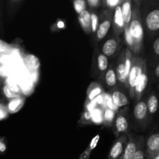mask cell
<instances>
[{
    "label": "cell",
    "instance_id": "1",
    "mask_svg": "<svg viewBox=\"0 0 159 159\" xmlns=\"http://www.w3.org/2000/svg\"><path fill=\"white\" fill-rule=\"evenodd\" d=\"M129 32L133 38L134 51L135 54H138L142 48L144 30H143L142 22H141V11L139 8V2H134V6L132 9V16L129 23Z\"/></svg>",
    "mask_w": 159,
    "mask_h": 159
},
{
    "label": "cell",
    "instance_id": "2",
    "mask_svg": "<svg viewBox=\"0 0 159 159\" xmlns=\"http://www.w3.org/2000/svg\"><path fill=\"white\" fill-rule=\"evenodd\" d=\"M146 68L144 59L138 56H133L131 61V67L127 76V85L130 97L133 99L134 96V87L139 80L141 74Z\"/></svg>",
    "mask_w": 159,
    "mask_h": 159
},
{
    "label": "cell",
    "instance_id": "3",
    "mask_svg": "<svg viewBox=\"0 0 159 159\" xmlns=\"http://www.w3.org/2000/svg\"><path fill=\"white\" fill-rule=\"evenodd\" d=\"M111 12L112 11L105 10L101 13L100 18H99V26L96 33V43L105 38L111 27L113 20V14Z\"/></svg>",
    "mask_w": 159,
    "mask_h": 159
},
{
    "label": "cell",
    "instance_id": "4",
    "mask_svg": "<svg viewBox=\"0 0 159 159\" xmlns=\"http://www.w3.org/2000/svg\"><path fill=\"white\" fill-rule=\"evenodd\" d=\"M127 111H128V108L125 107L124 110L117 113L116 119L114 120V133L116 136L120 137V134H124L128 129L129 123L127 120V117H128Z\"/></svg>",
    "mask_w": 159,
    "mask_h": 159
},
{
    "label": "cell",
    "instance_id": "5",
    "mask_svg": "<svg viewBox=\"0 0 159 159\" xmlns=\"http://www.w3.org/2000/svg\"><path fill=\"white\" fill-rule=\"evenodd\" d=\"M120 49V39L119 37H113L107 39L102 47V54L106 57H112L117 54Z\"/></svg>",
    "mask_w": 159,
    "mask_h": 159
},
{
    "label": "cell",
    "instance_id": "6",
    "mask_svg": "<svg viewBox=\"0 0 159 159\" xmlns=\"http://www.w3.org/2000/svg\"><path fill=\"white\" fill-rule=\"evenodd\" d=\"M128 141V136L126 134L118 137L117 139L115 141L114 144L112 146L110 152H109L108 159H119L124 152V148Z\"/></svg>",
    "mask_w": 159,
    "mask_h": 159
},
{
    "label": "cell",
    "instance_id": "7",
    "mask_svg": "<svg viewBox=\"0 0 159 159\" xmlns=\"http://www.w3.org/2000/svg\"><path fill=\"white\" fill-rule=\"evenodd\" d=\"M116 79L121 85H124L127 87V77L126 75V66H125V56H124V49L121 50L119 56L117 57L115 67Z\"/></svg>",
    "mask_w": 159,
    "mask_h": 159
},
{
    "label": "cell",
    "instance_id": "8",
    "mask_svg": "<svg viewBox=\"0 0 159 159\" xmlns=\"http://www.w3.org/2000/svg\"><path fill=\"white\" fill-rule=\"evenodd\" d=\"M145 157L147 159H152L159 155V134H153L148 138L145 143Z\"/></svg>",
    "mask_w": 159,
    "mask_h": 159
},
{
    "label": "cell",
    "instance_id": "9",
    "mask_svg": "<svg viewBox=\"0 0 159 159\" xmlns=\"http://www.w3.org/2000/svg\"><path fill=\"white\" fill-rule=\"evenodd\" d=\"M112 25H113V31H114L116 37H119L121 34H124V28L125 27H124V21H123L120 5L113 9Z\"/></svg>",
    "mask_w": 159,
    "mask_h": 159
},
{
    "label": "cell",
    "instance_id": "10",
    "mask_svg": "<svg viewBox=\"0 0 159 159\" xmlns=\"http://www.w3.org/2000/svg\"><path fill=\"white\" fill-rule=\"evenodd\" d=\"M139 136L130 134L128 135V141L124 148V152L122 153L121 156L119 159H132L137 150L138 146V141Z\"/></svg>",
    "mask_w": 159,
    "mask_h": 159
},
{
    "label": "cell",
    "instance_id": "11",
    "mask_svg": "<svg viewBox=\"0 0 159 159\" xmlns=\"http://www.w3.org/2000/svg\"><path fill=\"white\" fill-rule=\"evenodd\" d=\"M148 82V76L147 67H146L134 87V98H135L137 100H139L141 99L143 92L144 91V89L147 87Z\"/></svg>",
    "mask_w": 159,
    "mask_h": 159
},
{
    "label": "cell",
    "instance_id": "12",
    "mask_svg": "<svg viewBox=\"0 0 159 159\" xmlns=\"http://www.w3.org/2000/svg\"><path fill=\"white\" fill-rule=\"evenodd\" d=\"M134 114L137 120L139 121L140 123L145 122L148 116V111L147 104L144 101H138L134 110Z\"/></svg>",
    "mask_w": 159,
    "mask_h": 159
},
{
    "label": "cell",
    "instance_id": "13",
    "mask_svg": "<svg viewBox=\"0 0 159 159\" xmlns=\"http://www.w3.org/2000/svg\"><path fill=\"white\" fill-rule=\"evenodd\" d=\"M146 26L151 31H157L159 29V9L151 11L146 17Z\"/></svg>",
    "mask_w": 159,
    "mask_h": 159
},
{
    "label": "cell",
    "instance_id": "14",
    "mask_svg": "<svg viewBox=\"0 0 159 159\" xmlns=\"http://www.w3.org/2000/svg\"><path fill=\"white\" fill-rule=\"evenodd\" d=\"M110 96H111L113 102L117 108L125 107L129 104L128 98L122 91H120L118 89H113L110 93Z\"/></svg>",
    "mask_w": 159,
    "mask_h": 159
},
{
    "label": "cell",
    "instance_id": "15",
    "mask_svg": "<svg viewBox=\"0 0 159 159\" xmlns=\"http://www.w3.org/2000/svg\"><path fill=\"white\" fill-rule=\"evenodd\" d=\"M23 64L30 72H36L40 67V60L34 54H26L23 57Z\"/></svg>",
    "mask_w": 159,
    "mask_h": 159
},
{
    "label": "cell",
    "instance_id": "16",
    "mask_svg": "<svg viewBox=\"0 0 159 159\" xmlns=\"http://www.w3.org/2000/svg\"><path fill=\"white\" fill-rule=\"evenodd\" d=\"M132 3L133 2L131 0H125V1H122V3L120 5L124 27L129 26V23H130L132 16Z\"/></svg>",
    "mask_w": 159,
    "mask_h": 159
},
{
    "label": "cell",
    "instance_id": "17",
    "mask_svg": "<svg viewBox=\"0 0 159 159\" xmlns=\"http://www.w3.org/2000/svg\"><path fill=\"white\" fill-rule=\"evenodd\" d=\"M78 19L84 32L86 34H91V16H90L89 11L86 9L81 12L80 14H79Z\"/></svg>",
    "mask_w": 159,
    "mask_h": 159
},
{
    "label": "cell",
    "instance_id": "18",
    "mask_svg": "<svg viewBox=\"0 0 159 159\" xmlns=\"http://www.w3.org/2000/svg\"><path fill=\"white\" fill-rule=\"evenodd\" d=\"M104 79L108 88H113L117 84V79H116L115 68L111 65L110 68H107L106 72L104 73Z\"/></svg>",
    "mask_w": 159,
    "mask_h": 159
},
{
    "label": "cell",
    "instance_id": "19",
    "mask_svg": "<svg viewBox=\"0 0 159 159\" xmlns=\"http://www.w3.org/2000/svg\"><path fill=\"white\" fill-rule=\"evenodd\" d=\"M102 93H103V89L102 87L96 82H93L87 90L86 101L94 100L97 96H99Z\"/></svg>",
    "mask_w": 159,
    "mask_h": 159
},
{
    "label": "cell",
    "instance_id": "20",
    "mask_svg": "<svg viewBox=\"0 0 159 159\" xmlns=\"http://www.w3.org/2000/svg\"><path fill=\"white\" fill-rule=\"evenodd\" d=\"M145 140L144 136H139L138 141L137 150L132 159H144L145 158Z\"/></svg>",
    "mask_w": 159,
    "mask_h": 159
},
{
    "label": "cell",
    "instance_id": "21",
    "mask_svg": "<svg viewBox=\"0 0 159 159\" xmlns=\"http://www.w3.org/2000/svg\"><path fill=\"white\" fill-rule=\"evenodd\" d=\"M97 52V56H96V62H97V69L102 74H104L106 72V71L107 70L109 66V61L108 58L106 57L105 55L102 54V53H99V51H96Z\"/></svg>",
    "mask_w": 159,
    "mask_h": 159
},
{
    "label": "cell",
    "instance_id": "22",
    "mask_svg": "<svg viewBox=\"0 0 159 159\" xmlns=\"http://www.w3.org/2000/svg\"><path fill=\"white\" fill-rule=\"evenodd\" d=\"M23 102H24V99H23L21 97L11 99L8 102V105L6 106L8 112L9 113H16V112L18 111L23 107Z\"/></svg>",
    "mask_w": 159,
    "mask_h": 159
},
{
    "label": "cell",
    "instance_id": "23",
    "mask_svg": "<svg viewBox=\"0 0 159 159\" xmlns=\"http://www.w3.org/2000/svg\"><path fill=\"white\" fill-rule=\"evenodd\" d=\"M103 110L101 107H96L91 112V123L94 124H103Z\"/></svg>",
    "mask_w": 159,
    "mask_h": 159
},
{
    "label": "cell",
    "instance_id": "24",
    "mask_svg": "<svg viewBox=\"0 0 159 159\" xmlns=\"http://www.w3.org/2000/svg\"><path fill=\"white\" fill-rule=\"evenodd\" d=\"M146 104H147L148 113H150L151 115L155 114V113L157 112V110H158V100L156 95L155 94L151 95L148 98V103Z\"/></svg>",
    "mask_w": 159,
    "mask_h": 159
},
{
    "label": "cell",
    "instance_id": "25",
    "mask_svg": "<svg viewBox=\"0 0 159 159\" xmlns=\"http://www.w3.org/2000/svg\"><path fill=\"white\" fill-rule=\"evenodd\" d=\"M116 112L109 108H104L103 110V124L107 127H111L114 120Z\"/></svg>",
    "mask_w": 159,
    "mask_h": 159
},
{
    "label": "cell",
    "instance_id": "26",
    "mask_svg": "<svg viewBox=\"0 0 159 159\" xmlns=\"http://www.w3.org/2000/svg\"><path fill=\"white\" fill-rule=\"evenodd\" d=\"M102 97H103L104 108H109L110 109V110H113L114 112L117 111L118 108L113 102V100H112L110 94H109V93H102Z\"/></svg>",
    "mask_w": 159,
    "mask_h": 159
},
{
    "label": "cell",
    "instance_id": "27",
    "mask_svg": "<svg viewBox=\"0 0 159 159\" xmlns=\"http://www.w3.org/2000/svg\"><path fill=\"white\" fill-rule=\"evenodd\" d=\"M124 39H125V42H126V44H127V49L130 50V51L133 53L134 41H133V38H132L131 35H130V32H129L128 27L124 28Z\"/></svg>",
    "mask_w": 159,
    "mask_h": 159
},
{
    "label": "cell",
    "instance_id": "28",
    "mask_svg": "<svg viewBox=\"0 0 159 159\" xmlns=\"http://www.w3.org/2000/svg\"><path fill=\"white\" fill-rule=\"evenodd\" d=\"M73 5H74L75 10L78 14H80L83 11L86 10L87 4L86 1L85 0H76L73 2Z\"/></svg>",
    "mask_w": 159,
    "mask_h": 159
},
{
    "label": "cell",
    "instance_id": "29",
    "mask_svg": "<svg viewBox=\"0 0 159 159\" xmlns=\"http://www.w3.org/2000/svg\"><path fill=\"white\" fill-rule=\"evenodd\" d=\"M90 16H91V33L96 34L98 29V26H99V16L94 12H92L90 13Z\"/></svg>",
    "mask_w": 159,
    "mask_h": 159
},
{
    "label": "cell",
    "instance_id": "30",
    "mask_svg": "<svg viewBox=\"0 0 159 159\" xmlns=\"http://www.w3.org/2000/svg\"><path fill=\"white\" fill-rule=\"evenodd\" d=\"M2 93H3V95H4L5 97H6V99H9V100L20 97V95H19V94H17V93H13L12 91H11V90L9 89L8 88L6 85H4L2 86Z\"/></svg>",
    "mask_w": 159,
    "mask_h": 159
},
{
    "label": "cell",
    "instance_id": "31",
    "mask_svg": "<svg viewBox=\"0 0 159 159\" xmlns=\"http://www.w3.org/2000/svg\"><path fill=\"white\" fill-rule=\"evenodd\" d=\"M103 4L106 5V6L109 8L110 9H114L115 8L117 7L118 6L121 5L122 1L121 0H107V1L102 2Z\"/></svg>",
    "mask_w": 159,
    "mask_h": 159
},
{
    "label": "cell",
    "instance_id": "32",
    "mask_svg": "<svg viewBox=\"0 0 159 159\" xmlns=\"http://www.w3.org/2000/svg\"><path fill=\"white\" fill-rule=\"evenodd\" d=\"M6 85L11 90V91L20 95V88L16 85V83L15 82H13L12 80H10V79H9V80L7 81V83H6Z\"/></svg>",
    "mask_w": 159,
    "mask_h": 159
},
{
    "label": "cell",
    "instance_id": "33",
    "mask_svg": "<svg viewBox=\"0 0 159 159\" xmlns=\"http://www.w3.org/2000/svg\"><path fill=\"white\" fill-rule=\"evenodd\" d=\"M80 124H90L91 123V113L85 110L83 113L82 115V117H81L80 121H79Z\"/></svg>",
    "mask_w": 159,
    "mask_h": 159
},
{
    "label": "cell",
    "instance_id": "34",
    "mask_svg": "<svg viewBox=\"0 0 159 159\" xmlns=\"http://www.w3.org/2000/svg\"><path fill=\"white\" fill-rule=\"evenodd\" d=\"M8 114H9V112L6 107L0 102V120L6 119L8 116Z\"/></svg>",
    "mask_w": 159,
    "mask_h": 159
},
{
    "label": "cell",
    "instance_id": "35",
    "mask_svg": "<svg viewBox=\"0 0 159 159\" xmlns=\"http://www.w3.org/2000/svg\"><path fill=\"white\" fill-rule=\"evenodd\" d=\"M10 46L3 40H0V54L1 53H9L10 51Z\"/></svg>",
    "mask_w": 159,
    "mask_h": 159
},
{
    "label": "cell",
    "instance_id": "36",
    "mask_svg": "<svg viewBox=\"0 0 159 159\" xmlns=\"http://www.w3.org/2000/svg\"><path fill=\"white\" fill-rule=\"evenodd\" d=\"M101 3H102L100 0H88L86 1V4L93 9H97L100 6Z\"/></svg>",
    "mask_w": 159,
    "mask_h": 159
},
{
    "label": "cell",
    "instance_id": "37",
    "mask_svg": "<svg viewBox=\"0 0 159 159\" xmlns=\"http://www.w3.org/2000/svg\"><path fill=\"white\" fill-rule=\"evenodd\" d=\"M91 153H92V151L89 150V149L87 148L85 149L82 154H81L79 159H89Z\"/></svg>",
    "mask_w": 159,
    "mask_h": 159
},
{
    "label": "cell",
    "instance_id": "38",
    "mask_svg": "<svg viewBox=\"0 0 159 159\" xmlns=\"http://www.w3.org/2000/svg\"><path fill=\"white\" fill-rule=\"evenodd\" d=\"M99 135H97V136H96L94 138H93V141H92L91 143H90L88 148L89 149V150H91L92 152H93V149H94L96 147V145H97V143L98 141H99Z\"/></svg>",
    "mask_w": 159,
    "mask_h": 159
},
{
    "label": "cell",
    "instance_id": "39",
    "mask_svg": "<svg viewBox=\"0 0 159 159\" xmlns=\"http://www.w3.org/2000/svg\"><path fill=\"white\" fill-rule=\"evenodd\" d=\"M6 149H7V147H6L4 140H3V138H0V155L4 154L6 152Z\"/></svg>",
    "mask_w": 159,
    "mask_h": 159
},
{
    "label": "cell",
    "instance_id": "40",
    "mask_svg": "<svg viewBox=\"0 0 159 159\" xmlns=\"http://www.w3.org/2000/svg\"><path fill=\"white\" fill-rule=\"evenodd\" d=\"M153 49L156 55H159V38H157L153 43Z\"/></svg>",
    "mask_w": 159,
    "mask_h": 159
},
{
    "label": "cell",
    "instance_id": "41",
    "mask_svg": "<svg viewBox=\"0 0 159 159\" xmlns=\"http://www.w3.org/2000/svg\"><path fill=\"white\" fill-rule=\"evenodd\" d=\"M155 75H156L157 77L159 76V65H157L156 68H155Z\"/></svg>",
    "mask_w": 159,
    "mask_h": 159
},
{
    "label": "cell",
    "instance_id": "42",
    "mask_svg": "<svg viewBox=\"0 0 159 159\" xmlns=\"http://www.w3.org/2000/svg\"><path fill=\"white\" fill-rule=\"evenodd\" d=\"M2 71L0 70V86L2 85Z\"/></svg>",
    "mask_w": 159,
    "mask_h": 159
},
{
    "label": "cell",
    "instance_id": "43",
    "mask_svg": "<svg viewBox=\"0 0 159 159\" xmlns=\"http://www.w3.org/2000/svg\"><path fill=\"white\" fill-rule=\"evenodd\" d=\"M152 159H159V155H156V156L155 157V158H153Z\"/></svg>",
    "mask_w": 159,
    "mask_h": 159
},
{
    "label": "cell",
    "instance_id": "44",
    "mask_svg": "<svg viewBox=\"0 0 159 159\" xmlns=\"http://www.w3.org/2000/svg\"><path fill=\"white\" fill-rule=\"evenodd\" d=\"M1 100H2V98H1V96H0V102H1Z\"/></svg>",
    "mask_w": 159,
    "mask_h": 159
}]
</instances>
